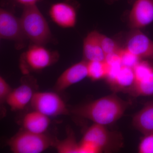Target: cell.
Segmentation results:
<instances>
[{
    "label": "cell",
    "instance_id": "4",
    "mask_svg": "<svg viewBox=\"0 0 153 153\" xmlns=\"http://www.w3.org/2000/svg\"><path fill=\"white\" fill-rule=\"evenodd\" d=\"M30 103L35 111L49 117L67 115L69 113L64 101L60 96L54 92L34 93Z\"/></svg>",
    "mask_w": 153,
    "mask_h": 153
},
{
    "label": "cell",
    "instance_id": "7",
    "mask_svg": "<svg viewBox=\"0 0 153 153\" xmlns=\"http://www.w3.org/2000/svg\"><path fill=\"white\" fill-rule=\"evenodd\" d=\"M49 15L52 21L60 27L71 28L76 25V9L68 3L60 2L53 4L49 9Z\"/></svg>",
    "mask_w": 153,
    "mask_h": 153
},
{
    "label": "cell",
    "instance_id": "9",
    "mask_svg": "<svg viewBox=\"0 0 153 153\" xmlns=\"http://www.w3.org/2000/svg\"><path fill=\"white\" fill-rule=\"evenodd\" d=\"M88 76L87 62L80 61L66 69L56 81L55 88L63 91L71 85L78 83Z\"/></svg>",
    "mask_w": 153,
    "mask_h": 153
},
{
    "label": "cell",
    "instance_id": "1",
    "mask_svg": "<svg viewBox=\"0 0 153 153\" xmlns=\"http://www.w3.org/2000/svg\"><path fill=\"white\" fill-rule=\"evenodd\" d=\"M127 106V102L115 96L110 95L77 108L73 111L94 123L105 126L119 119Z\"/></svg>",
    "mask_w": 153,
    "mask_h": 153
},
{
    "label": "cell",
    "instance_id": "6",
    "mask_svg": "<svg viewBox=\"0 0 153 153\" xmlns=\"http://www.w3.org/2000/svg\"><path fill=\"white\" fill-rule=\"evenodd\" d=\"M0 38L23 44L25 39L20 19L10 11L0 10Z\"/></svg>",
    "mask_w": 153,
    "mask_h": 153
},
{
    "label": "cell",
    "instance_id": "14",
    "mask_svg": "<svg viewBox=\"0 0 153 153\" xmlns=\"http://www.w3.org/2000/svg\"><path fill=\"white\" fill-rule=\"evenodd\" d=\"M50 123L49 117L35 110L27 114L23 120L25 130L36 134H44Z\"/></svg>",
    "mask_w": 153,
    "mask_h": 153
},
{
    "label": "cell",
    "instance_id": "5",
    "mask_svg": "<svg viewBox=\"0 0 153 153\" xmlns=\"http://www.w3.org/2000/svg\"><path fill=\"white\" fill-rule=\"evenodd\" d=\"M57 52H52L43 45L33 44L22 55V60L31 70L39 71L51 66L58 58Z\"/></svg>",
    "mask_w": 153,
    "mask_h": 153
},
{
    "label": "cell",
    "instance_id": "12",
    "mask_svg": "<svg viewBox=\"0 0 153 153\" xmlns=\"http://www.w3.org/2000/svg\"><path fill=\"white\" fill-rule=\"evenodd\" d=\"M100 33L97 31L89 33L83 41V54L87 62L105 61V54L100 42Z\"/></svg>",
    "mask_w": 153,
    "mask_h": 153
},
{
    "label": "cell",
    "instance_id": "21",
    "mask_svg": "<svg viewBox=\"0 0 153 153\" xmlns=\"http://www.w3.org/2000/svg\"><path fill=\"white\" fill-rule=\"evenodd\" d=\"M100 42L105 56L117 52L120 49L116 43L111 38L100 34Z\"/></svg>",
    "mask_w": 153,
    "mask_h": 153
},
{
    "label": "cell",
    "instance_id": "19",
    "mask_svg": "<svg viewBox=\"0 0 153 153\" xmlns=\"http://www.w3.org/2000/svg\"><path fill=\"white\" fill-rule=\"evenodd\" d=\"M56 149L60 153H80L79 143H77L73 134L56 145Z\"/></svg>",
    "mask_w": 153,
    "mask_h": 153
},
{
    "label": "cell",
    "instance_id": "23",
    "mask_svg": "<svg viewBox=\"0 0 153 153\" xmlns=\"http://www.w3.org/2000/svg\"><path fill=\"white\" fill-rule=\"evenodd\" d=\"M12 91L10 86L3 76L0 77V102L3 103Z\"/></svg>",
    "mask_w": 153,
    "mask_h": 153
},
{
    "label": "cell",
    "instance_id": "16",
    "mask_svg": "<svg viewBox=\"0 0 153 153\" xmlns=\"http://www.w3.org/2000/svg\"><path fill=\"white\" fill-rule=\"evenodd\" d=\"M134 80L133 68L122 66L111 85L117 89L131 88Z\"/></svg>",
    "mask_w": 153,
    "mask_h": 153
},
{
    "label": "cell",
    "instance_id": "2",
    "mask_svg": "<svg viewBox=\"0 0 153 153\" xmlns=\"http://www.w3.org/2000/svg\"><path fill=\"white\" fill-rule=\"evenodd\" d=\"M20 20L25 37L33 44L44 45L52 39L48 22L36 4L24 7Z\"/></svg>",
    "mask_w": 153,
    "mask_h": 153
},
{
    "label": "cell",
    "instance_id": "18",
    "mask_svg": "<svg viewBox=\"0 0 153 153\" xmlns=\"http://www.w3.org/2000/svg\"><path fill=\"white\" fill-rule=\"evenodd\" d=\"M108 71V66L105 61L87 62L88 77L94 81L106 78Z\"/></svg>",
    "mask_w": 153,
    "mask_h": 153
},
{
    "label": "cell",
    "instance_id": "11",
    "mask_svg": "<svg viewBox=\"0 0 153 153\" xmlns=\"http://www.w3.org/2000/svg\"><path fill=\"white\" fill-rule=\"evenodd\" d=\"M109 131L105 126L94 123L85 132L80 143L85 144L95 149L97 152H100L109 141Z\"/></svg>",
    "mask_w": 153,
    "mask_h": 153
},
{
    "label": "cell",
    "instance_id": "22",
    "mask_svg": "<svg viewBox=\"0 0 153 153\" xmlns=\"http://www.w3.org/2000/svg\"><path fill=\"white\" fill-rule=\"evenodd\" d=\"M140 153H153V133L145 134L138 147Z\"/></svg>",
    "mask_w": 153,
    "mask_h": 153
},
{
    "label": "cell",
    "instance_id": "3",
    "mask_svg": "<svg viewBox=\"0 0 153 153\" xmlns=\"http://www.w3.org/2000/svg\"><path fill=\"white\" fill-rule=\"evenodd\" d=\"M52 145L51 140L44 134H36L25 130L13 137L9 142L15 153H40Z\"/></svg>",
    "mask_w": 153,
    "mask_h": 153
},
{
    "label": "cell",
    "instance_id": "17",
    "mask_svg": "<svg viewBox=\"0 0 153 153\" xmlns=\"http://www.w3.org/2000/svg\"><path fill=\"white\" fill-rule=\"evenodd\" d=\"M131 88L134 93L137 95H153V68L139 80L135 81Z\"/></svg>",
    "mask_w": 153,
    "mask_h": 153
},
{
    "label": "cell",
    "instance_id": "8",
    "mask_svg": "<svg viewBox=\"0 0 153 153\" xmlns=\"http://www.w3.org/2000/svg\"><path fill=\"white\" fill-rule=\"evenodd\" d=\"M130 25L135 29H140L153 22V0H136L129 15Z\"/></svg>",
    "mask_w": 153,
    "mask_h": 153
},
{
    "label": "cell",
    "instance_id": "24",
    "mask_svg": "<svg viewBox=\"0 0 153 153\" xmlns=\"http://www.w3.org/2000/svg\"><path fill=\"white\" fill-rule=\"evenodd\" d=\"M15 1L25 7L36 5L39 0H15Z\"/></svg>",
    "mask_w": 153,
    "mask_h": 153
},
{
    "label": "cell",
    "instance_id": "15",
    "mask_svg": "<svg viewBox=\"0 0 153 153\" xmlns=\"http://www.w3.org/2000/svg\"><path fill=\"white\" fill-rule=\"evenodd\" d=\"M133 124L144 134L153 133V102L146 103L134 116Z\"/></svg>",
    "mask_w": 153,
    "mask_h": 153
},
{
    "label": "cell",
    "instance_id": "10",
    "mask_svg": "<svg viewBox=\"0 0 153 153\" xmlns=\"http://www.w3.org/2000/svg\"><path fill=\"white\" fill-rule=\"evenodd\" d=\"M126 48L141 59H153V41L139 30L128 37Z\"/></svg>",
    "mask_w": 153,
    "mask_h": 153
},
{
    "label": "cell",
    "instance_id": "20",
    "mask_svg": "<svg viewBox=\"0 0 153 153\" xmlns=\"http://www.w3.org/2000/svg\"><path fill=\"white\" fill-rule=\"evenodd\" d=\"M122 66L133 68L140 61L141 58L125 48L118 51Z\"/></svg>",
    "mask_w": 153,
    "mask_h": 153
},
{
    "label": "cell",
    "instance_id": "13",
    "mask_svg": "<svg viewBox=\"0 0 153 153\" xmlns=\"http://www.w3.org/2000/svg\"><path fill=\"white\" fill-rule=\"evenodd\" d=\"M34 93L29 85L23 84L12 90L6 102L12 111L21 110L31 102Z\"/></svg>",
    "mask_w": 153,
    "mask_h": 153
}]
</instances>
